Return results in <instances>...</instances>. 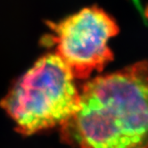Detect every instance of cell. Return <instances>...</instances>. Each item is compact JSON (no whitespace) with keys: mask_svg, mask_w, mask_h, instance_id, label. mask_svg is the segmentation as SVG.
Segmentation results:
<instances>
[{"mask_svg":"<svg viewBox=\"0 0 148 148\" xmlns=\"http://www.w3.org/2000/svg\"><path fill=\"white\" fill-rule=\"evenodd\" d=\"M44 45L54 48L78 79L101 72L113 60L109 41L119 32L113 17L96 5L85 7L57 23H49Z\"/></svg>","mask_w":148,"mask_h":148,"instance_id":"cell-3","label":"cell"},{"mask_svg":"<svg viewBox=\"0 0 148 148\" xmlns=\"http://www.w3.org/2000/svg\"><path fill=\"white\" fill-rule=\"evenodd\" d=\"M60 130L74 148H148V60L88 80Z\"/></svg>","mask_w":148,"mask_h":148,"instance_id":"cell-1","label":"cell"},{"mask_svg":"<svg viewBox=\"0 0 148 148\" xmlns=\"http://www.w3.org/2000/svg\"><path fill=\"white\" fill-rule=\"evenodd\" d=\"M79 90L57 55L38 58L10 87L0 102L16 130L30 136L62 126L78 108Z\"/></svg>","mask_w":148,"mask_h":148,"instance_id":"cell-2","label":"cell"}]
</instances>
